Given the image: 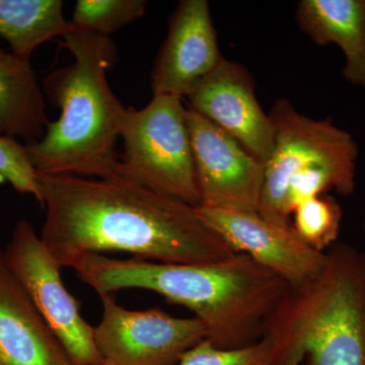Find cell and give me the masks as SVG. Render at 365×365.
<instances>
[{
    "label": "cell",
    "mask_w": 365,
    "mask_h": 365,
    "mask_svg": "<svg viewBox=\"0 0 365 365\" xmlns=\"http://www.w3.org/2000/svg\"><path fill=\"white\" fill-rule=\"evenodd\" d=\"M39 182L41 240L61 268L106 252L174 264L215 263L237 254L193 206L122 178L39 175Z\"/></svg>",
    "instance_id": "obj_1"
},
{
    "label": "cell",
    "mask_w": 365,
    "mask_h": 365,
    "mask_svg": "<svg viewBox=\"0 0 365 365\" xmlns=\"http://www.w3.org/2000/svg\"><path fill=\"white\" fill-rule=\"evenodd\" d=\"M98 294L150 290L187 307L216 347L235 349L260 341L269 317L289 285L246 254L215 263L174 264L88 254L73 266Z\"/></svg>",
    "instance_id": "obj_2"
},
{
    "label": "cell",
    "mask_w": 365,
    "mask_h": 365,
    "mask_svg": "<svg viewBox=\"0 0 365 365\" xmlns=\"http://www.w3.org/2000/svg\"><path fill=\"white\" fill-rule=\"evenodd\" d=\"M62 38L74 61L50 72L43 83L60 117L49 122L40 140L25 144L30 162L41 176L120 178L116 143L127 108L107 78L118 61L117 46L107 36L71 26Z\"/></svg>",
    "instance_id": "obj_3"
},
{
    "label": "cell",
    "mask_w": 365,
    "mask_h": 365,
    "mask_svg": "<svg viewBox=\"0 0 365 365\" xmlns=\"http://www.w3.org/2000/svg\"><path fill=\"white\" fill-rule=\"evenodd\" d=\"M272 365H365V252L345 242L269 317Z\"/></svg>",
    "instance_id": "obj_4"
},
{
    "label": "cell",
    "mask_w": 365,
    "mask_h": 365,
    "mask_svg": "<svg viewBox=\"0 0 365 365\" xmlns=\"http://www.w3.org/2000/svg\"><path fill=\"white\" fill-rule=\"evenodd\" d=\"M274 126V150L265 163L258 213L275 225H292L290 216L307 199L355 190L359 146L351 134L331 118L316 120L287 100L275 101L269 113Z\"/></svg>",
    "instance_id": "obj_5"
},
{
    "label": "cell",
    "mask_w": 365,
    "mask_h": 365,
    "mask_svg": "<svg viewBox=\"0 0 365 365\" xmlns=\"http://www.w3.org/2000/svg\"><path fill=\"white\" fill-rule=\"evenodd\" d=\"M119 177L189 204L200 205L187 108L176 96H153L141 110L127 108Z\"/></svg>",
    "instance_id": "obj_6"
},
{
    "label": "cell",
    "mask_w": 365,
    "mask_h": 365,
    "mask_svg": "<svg viewBox=\"0 0 365 365\" xmlns=\"http://www.w3.org/2000/svg\"><path fill=\"white\" fill-rule=\"evenodd\" d=\"M11 269L73 365H103L93 327L83 318L78 300L66 289L60 266L28 220L16 222L4 251Z\"/></svg>",
    "instance_id": "obj_7"
},
{
    "label": "cell",
    "mask_w": 365,
    "mask_h": 365,
    "mask_svg": "<svg viewBox=\"0 0 365 365\" xmlns=\"http://www.w3.org/2000/svg\"><path fill=\"white\" fill-rule=\"evenodd\" d=\"M100 295L103 316L93 328L103 365H177L182 355L207 338L195 318H176L163 309L131 311L112 294Z\"/></svg>",
    "instance_id": "obj_8"
},
{
    "label": "cell",
    "mask_w": 365,
    "mask_h": 365,
    "mask_svg": "<svg viewBox=\"0 0 365 365\" xmlns=\"http://www.w3.org/2000/svg\"><path fill=\"white\" fill-rule=\"evenodd\" d=\"M202 207L258 213L265 163L205 117L187 108Z\"/></svg>",
    "instance_id": "obj_9"
},
{
    "label": "cell",
    "mask_w": 365,
    "mask_h": 365,
    "mask_svg": "<svg viewBox=\"0 0 365 365\" xmlns=\"http://www.w3.org/2000/svg\"><path fill=\"white\" fill-rule=\"evenodd\" d=\"M199 217L237 254H246L290 287L313 279L323 268L326 252L302 241L292 225H275L259 213L195 207Z\"/></svg>",
    "instance_id": "obj_10"
},
{
    "label": "cell",
    "mask_w": 365,
    "mask_h": 365,
    "mask_svg": "<svg viewBox=\"0 0 365 365\" xmlns=\"http://www.w3.org/2000/svg\"><path fill=\"white\" fill-rule=\"evenodd\" d=\"M189 109L205 117L266 163L274 150V126L259 104L254 79L237 62L223 59L187 96Z\"/></svg>",
    "instance_id": "obj_11"
},
{
    "label": "cell",
    "mask_w": 365,
    "mask_h": 365,
    "mask_svg": "<svg viewBox=\"0 0 365 365\" xmlns=\"http://www.w3.org/2000/svg\"><path fill=\"white\" fill-rule=\"evenodd\" d=\"M225 59L206 0H182L151 72L153 96L187 97Z\"/></svg>",
    "instance_id": "obj_12"
},
{
    "label": "cell",
    "mask_w": 365,
    "mask_h": 365,
    "mask_svg": "<svg viewBox=\"0 0 365 365\" xmlns=\"http://www.w3.org/2000/svg\"><path fill=\"white\" fill-rule=\"evenodd\" d=\"M0 365H73L0 249Z\"/></svg>",
    "instance_id": "obj_13"
},
{
    "label": "cell",
    "mask_w": 365,
    "mask_h": 365,
    "mask_svg": "<svg viewBox=\"0 0 365 365\" xmlns=\"http://www.w3.org/2000/svg\"><path fill=\"white\" fill-rule=\"evenodd\" d=\"M297 21L317 45L339 46L345 55L343 76L365 88V0H302Z\"/></svg>",
    "instance_id": "obj_14"
},
{
    "label": "cell",
    "mask_w": 365,
    "mask_h": 365,
    "mask_svg": "<svg viewBox=\"0 0 365 365\" xmlns=\"http://www.w3.org/2000/svg\"><path fill=\"white\" fill-rule=\"evenodd\" d=\"M49 124L31 60L0 49V135L40 140Z\"/></svg>",
    "instance_id": "obj_15"
},
{
    "label": "cell",
    "mask_w": 365,
    "mask_h": 365,
    "mask_svg": "<svg viewBox=\"0 0 365 365\" xmlns=\"http://www.w3.org/2000/svg\"><path fill=\"white\" fill-rule=\"evenodd\" d=\"M61 0H0V38L11 52L31 60L43 43L68 31Z\"/></svg>",
    "instance_id": "obj_16"
},
{
    "label": "cell",
    "mask_w": 365,
    "mask_h": 365,
    "mask_svg": "<svg viewBox=\"0 0 365 365\" xmlns=\"http://www.w3.org/2000/svg\"><path fill=\"white\" fill-rule=\"evenodd\" d=\"M292 215V227L311 248L325 253L337 242L343 212L333 197L324 194L307 199L295 207Z\"/></svg>",
    "instance_id": "obj_17"
},
{
    "label": "cell",
    "mask_w": 365,
    "mask_h": 365,
    "mask_svg": "<svg viewBox=\"0 0 365 365\" xmlns=\"http://www.w3.org/2000/svg\"><path fill=\"white\" fill-rule=\"evenodd\" d=\"M146 6L144 0H78L69 26L109 37L143 18Z\"/></svg>",
    "instance_id": "obj_18"
},
{
    "label": "cell",
    "mask_w": 365,
    "mask_h": 365,
    "mask_svg": "<svg viewBox=\"0 0 365 365\" xmlns=\"http://www.w3.org/2000/svg\"><path fill=\"white\" fill-rule=\"evenodd\" d=\"M273 344L267 336L253 345L235 349L216 347L204 339L188 350L177 365H272Z\"/></svg>",
    "instance_id": "obj_19"
},
{
    "label": "cell",
    "mask_w": 365,
    "mask_h": 365,
    "mask_svg": "<svg viewBox=\"0 0 365 365\" xmlns=\"http://www.w3.org/2000/svg\"><path fill=\"white\" fill-rule=\"evenodd\" d=\"M0 178L19 193L35 197L43 206L39 175L30 162L25 144L14 137L0 135Z\"/></svg>",
    "instance_id": "obj_20"
},
{
    "label": "cell",
    "mask_w": 365,
    "mask_h": 365,
    "mask_svg": "<svg viewBox=\"0 0 365 365\" xmlns=\"http://www.w3.org/2000/svg\"><path fill=\"white\" fill-rule=\"evenodd\" d=\"M364 232H365V215H364Z\"/></svg>",
    "instance_id": "obj_21"
}]
</instances>
